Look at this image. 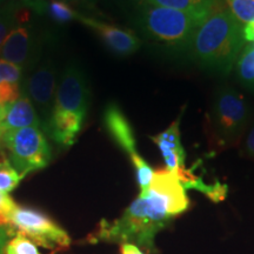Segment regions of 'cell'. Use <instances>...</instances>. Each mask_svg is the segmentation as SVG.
Here are the masks:
<instances>
[{
	"label": "cell",
	"mask_w": 254,
	"mask_h": 254,
	"mask_svg": "<svg viewBox=\"0 0 254 254\" xmlns=\"http://www.w3.org/2000/svg\"><path fill=\"white\" fill-rule=\"evenodd\" d=\"M244 26L230 9L212 11L196 30L190 50L200 65L227 74L245 47Z\"/></svg>",
	"instance_id": "6da1fadb"
},
{
	"label": "cell",
	"mask_w": 254,
	"mask_h": 254,
	"mask_svg": "<svg viewBox=\"0 0 254 254\" xmlns=\"http://www.w3.org/2000/svg\"><path fill=\"white\" fill-rule=\"evenodd\" d=\"M172 219L154 198L139 194L122 217L113 221L101 220L98 230L91 236L90 243L133 244L148 253H157L155 237L170 225Z\"/></svg>",
	"instance_id": "7a4b0ae2"
},
{
	"label": "cell",
	"mask_w": 254,
	"mask_h": 254,
	"mask_svg": "<svg viewBox=\"0 0 254 254\" xmlns=\"http://www.w3.org/2000/svg\"><path fill=\"white\" fill-rule=\"evenodd\" d=\"M250 118L249 105L243 94L231 87L215 92L207 118L209 138L218 148H227L240 142Z\"/></svg>",
	"instance_id": "3957f363"
},
{
	"label": "cell",
	"mask_w": 254,
	"mask_h": 254,
	"mask_svg": "<svg viewBox=\"0 0 254 254\" xmlns=\"http://www.w3.org/2000/svg\"><path fill=\"white\" fill-rule=\"evenodd\" d=\"M211 12L180 11L161 6L145 5L142 8V26L151 37L165 45L183 50L190 45L200 25Z\"/></svg>",
	"instance_id": "277c9868"
},
{
	"label": "cell",
	"mask_w": 254,
	"mask_h": 254,
	"mask_svg": "<svg viewBox=\"0 0 254 254\" xmlns=\"http://www.w3.org/2000/svg\"><path fill=\"white\" fill-rule=\"evenodd\" d=\"M2 144L8 152V161L21 178L45 168L52 158L49 142L39 127L6 132Z\"/></svg>",
	"instance_id": "5b68a950"
},
{
	"label": "cell",
	"mask_w": 254,
	"mask_h": 254,
	"mask_svg": "<svg viewBox=\"0 0 254 254\" xmlns=\"http://www.w3.org/2000/svg\"><path fill=\"white\" fill-rule=\"evenodd\" d=\"M9 227L45 249H67L71 245L67 232L39 209L17 206Z\"/></svg>",
	"instance_id": "8992f818"
},
{
	"label": "cell",
	"mask_w": 254,
	"mask_h": 254,
	"mask_svg": "<svg viewBox=\"0 0 254 254\" xmlns=\"http://www.w3.org/2000/svg\"><path fill=\"white\" fill-rule=\"evenodd\" d=\"M140 194H148L154 198L172 218L184 213L190 207V199L185 187L178 174L167 168L154 171L150 187Z\"/></svg>",
	"instance_id": "52a82bcc"
},
{
	"label": "cell",
	"mask_w": 254,
	"mask_h": 254,
	"mask_svg": "<svg viewBox=\"0 0 254 254\" xmlns=\"http://www.w3.org/2000/svg\"><path fill=\"white\" fill-rule=\"evenodd\" d=\"M90 104V91L84 73L77 66L71 65L64 72L57 90L55 109L78 113L85 118Z\"/></svg>",
	"instance_id": "ba28073f"
},
{
	"label": "cell",
	"mask_w": 254,
	"mask_h": 254,
	"mask_svg": "<svg viewBox=\"0 0 254 254\" xmlns=\"http://www.w3.org/2000/svg\"><path fill=\"white\" fill-rule=\"evenodd\" d=\"M26 95L45 118L46 126L55 110L56 100V69L52 64H43L28 77Z\"/></svg>",
	"instance_id": "9c48e42d"
},
{
	"label": "cell",
	"mask_w": 254,
	"mask_h": 254,
	"mask_svg": "<svg viewBox=\"0 0 254 254\" xmlns=\"http://www.w3.org/2000/svg\"><path fill=\"white\" fill-rule=\"evenodd\" d=\"M79 20L92 28L114 55L122 57L131 56L140 47V40L131 31L81 15H79Z\"/></svg>",
	"instance_id": "30bf717a"
},
{
	"label": "cell",
	"mask_w": 254,
	"mask_h": 254,
	"mask_svg": "<svg viewBox=\"0 0 254 254\" xmlns=\"http://www.w3.org/2000/svg\"><path fill=\"white\" fill-rule=\"evenodd\" d=\"M104 124L111 138L123 151H125L129 157L138 153L131 124L118 105L114 103L107 105L104 111Z\"/></svg>",
	"instance_id": "8fae6325"
},
{
	"label": "cell",
	"mask_w": 254,
	"mask_h": 254,
	"mask_svg": "<svg viewBox=\"0 0 254 254\" xmlns=\"http://www.w3.org/2000/svg\"><path fill=\"white\" fill-rule=\"evenodd\" d=\"M82 123L84 118L78 113L55 109L45 127L53 140L63 146H72L80 132Z\"/></svg>",
	"instance_id": "7c38bea8"
},
{
	"label": "cell",
	"mask_w": 254,
	"mask_h": 254,
	"mask_svg": "<svg viewBox=\"0 0 254 254\" xmlns=\"http://www.w3.org/2000/svg\"><path fill=\"white\" fill-rule=\"evenodd\" d=\"M32 52L31 33L26 27H14L4 41L0 51L1 59L23 67Z\"/></svg>",
	"instance_id": "4fadbf2b"
},
{
	"label": "cell",
	"mask_w": 254,
	"mask_h": 254,
	"mask_svg": "<svg viewBox=\"0 0 254 254\" xmlns=\"http://www.w3.org/2000/svg\"><path fill=\"white\" fill-rule=\"evenodd\" d=\"M40 120L38 118L33 104L26 94H21L13 104L6 106L4 120L5 132L25 127H39Z\"/></svg>",
	"instance_id": "5bb4252c"
},
{
	"label": "cell",
	"mask_w": 254,
	"mask_h": 254,
	"mask_svg": "<svg viewBox=\"0 0 254 254\" xmlns=\"http://www.w3.org/2000/svg\"><path fill=\"white\" fill-rule=\"evenodd\" d=\"M177 174L185 190H199L207 195L208 199H211L213 202H220L227 196V185L225 184L215 182L208 185L202 180V178L195 176L193 170H187L186 167L178 171Z\"/></svg>",
	"instance_id": "9a60e30c"
},
{
	"label": "cell",
	"mask_w": 254,
	"mask_h": 254,
	"mask_svg": "<svg viewBox=\"0 0 254 254\" xmlns=\"http://www.w3.org/2000/svg\"><path fill=\"white\" fill-rule=\"evenodd\" d=\"M147 5L176 8L180 11L212 12L218 0H144Z\"/></svg>",
	"instance_id": "2e32d148"
},
{
	"label": "cell",
	"mask_w": 254,
	"mask_h": 254,
	"mask_svg": "<svg viewBox=\"0 0 254 254\" xmlns=\"http://www.w3.org/2000/svg\"><path fill=\"white\" fill-rule=\"evenodd\" d=\"M237 77L243 84L254 86V44L247 45L241 51L236 63Z\"/></svg>",
	"instance_id": "e0dca14e"
},
{
	"label": "cell",
	"mask_w": 254,
	"mask_h": 254,
	"mask_svg": "<svg viewBox=\"0 0 254 254\" xmlns=\"http://www.w3.org/2000/svg\"><path fill=\"white\" fill-rule=\"evenodd\" d=\"M21 179L23 178L14 170L8 159L0 161V192L8 194L20 184Z\"/></svg>",
	"instance_id": "ac0fdd59"
},
{
	"label": "cell",
	"mask_w": 254,
	"mask_h": 254,
	"mask_svg": "<svg viewBox=\"0 0 254 254\" xmlns=\"http://www.w3.org/2000/svg\"><path fill=\"white\" fill-rule=\"evenodd\" d=\"M46 13L58 23H67L73 19H79V14L63 0H51L45 5Z\"/></svg>",
	"instance_id": "d6986e66"
},
{
	"label": "cell",
	"mask_w": 254,
	"mask_h": 254,
	"mask_svg": "<svg viewBox=\"0 0 254 254\" xmlns=\"http://www.w3.org/2000/svg\"><path fill=\"white\" fill-rule=\"evenodd\" d=\"M5 254H43L37 244L20 233L11 237L5 249Z\"/></svg>",
	"instance_id": "ffe728a7"
},
{
	"label": "cell",
	"mask_w": 254,
	"mask_h": 254,
	"mask_svg": "<svg viewBox=\"0 0 254 254\" xmlns=\"http://www.w3.org/2000/svg\"><path fill=\"white\" fill-rule=\"evenodd\" d=\"M131 158L133 166L135 168V174H136V182L140 187V193H145L146 190L150 187L152 179H153L154 171L150 165L142 159L138 153L132 155Z\"/></svg>",
	"instance_id": "44dd1931"
},
{
	"label": "cell",
	"mask_w": 254,
	"mask_h": 254,
	"mask_svg": "<svg viewBox=\"0 0 254 254\" xmlns=\"http://www.w3.org/2000/svg\"><path fill=\"white\" fill-rule=\"evenodd\" d=\"M230 11L241 24L254 21V0H226Z\"/></svg>",
	"instance_id": "7402d4cb"
},
{
	"label": "cell",
	"mask_w": 254,
	"mask_h": 254,
	"mask_svg": "<svg viewBox=\"0 0 254 254\" xmlns=\"http://www.w3.org/2000/svg\"><path fill=\"white\" fill-rule=\"evenodd\" d=\"M23 74V67L7 62V60L0 59V84L1 82H14L19 84Z\"/></svg>",
	"instance_id": "603a6c76"
},
{
	"label": "cell",
	"mask_w": 254,
	"mask_h": 254,
	"mask_svg": "<svg viewBox=\"0 0 254 254\" xmlns=\"http://www.w3.org/2000/svg\"><path fill=\"white\" fill-rule=\"evenodd\" d=\"M17 204L9 194L0 192V226H8L11 225V219L13 215Z\"/></svg>",
	"instance_id": "cb8c5ba5"
},
{
	"label": "cell",
	"mask_w": 254,
	"mask_h": 254,
	"mask_svg": "<svg viewBox=\"0 0 254 254\" xmlns=\"http://www.w3.org/2000/svg\"><path fill=\"white\" fill-rule=\"evenodd\" d=\"M15 20H17L15 13L11 8L0 11V51H1L4 41L7 38L9 32L14 28Z\"/></svg>",
	"instance_id": "d4e9b609"
},
{
	"label": "cell",
	"mask_w": 254,
	"mask_h": 254,
	"mask_svg": "<svg viewBox=\"0 0 254 254\" xmlns=\"http://www.w3.org/2000/svg\"><path fill=\"white\" fill-rule=\"evenodd\" d=\"M20 88L19 84L14 82H1L0 84V105L7 106L13 104L15 100L20 98Z\"/></svg>",
	"instance_id": "484cf974"
},
{
	"label": "cell",
	"mask_w": 254,
	"mask_h": 254,
	"mask_svg": "<svg viewBox=\"0 0 254 254\" xmlns=\"http://www.w3.org/2000/svg\"><path fill=\"white\" fill-rule=\"evenodd\" d=\"M243 151H244V154H245L247 158L254 160V123L249 128V131L246 133L245 139H244Z\"/></svg>",
	"instance_id": "4316f807"
},
{
	"label": "cell",
	"mask_w": 254,
	"mask_h": 254,
	"mask_svg": "<svg viewBox=\"0 0 254 254\" xmlns=\"http://www.w3.org/2000/svg\"><path fill=\"white\" fill-rule=\"evenodd\" d=\"M12 230L8 226H0V254H5V249L11 239Z\"/></svg>",
	"instance_id": "83f0119b"
},
{
	"label": "cell",
	"mask_w": 254,
	"mask_h": 254,
	"mask_svg": "<svg viewBox=\"0 0 254 254\" xmlns=\"http://www.w3.org/2000/svg\"><path fill=\"white\" fill-rule=\"evenodd\" d=\"M120 254H145L138 246L133 244H123L120 246Z\"/></svg>",
	"instance_id": "f1b7e54d"
},
{
	"label": "cell",
	"mask_w": 254,
	"mask_h": 254,
	"mask_svg": "<svg viewBox=\"0 0 254 254\" xmlns=\"http://www.w3.org/2000/svg\"><path fill=\"white\" fill-rule=\"evenodd\" d=\"M244 36L247 41L254 43V21H251L246 24V26H244Z\"/></svg>",
	"instance_id": "f546056e"
},
{
	"label": "cell",
	"mask_w": 254,
	"mask_h": 254,
	"mask_svg": "<svg viewBox=\"0 0 254 254\" xmlns=\"http://www.w3.org/2000/svg\"><path fill=\"white\" fill-rule=\"evenodd\" d=\"M6 114V106L0 105V145L2 144V138L5 135V128H4V120Z\"/></svg>",
	"instance_id": "4dcf8cb0"
},
{
	"label": "cell",
	"mask_w": 254,
	"mask_h": 254,
	"mask_svg": "<svg viewBox=\"0 0 254 254\" xmlns=\"http://www.w3.org/2000/svg\"><path fill=\"white\" fill-rule=\"evenodd\" d=\"M63 1H79V0H63Z\"/></svg>",
	"instance_id": "1f68e13d"
}]
</instances>
